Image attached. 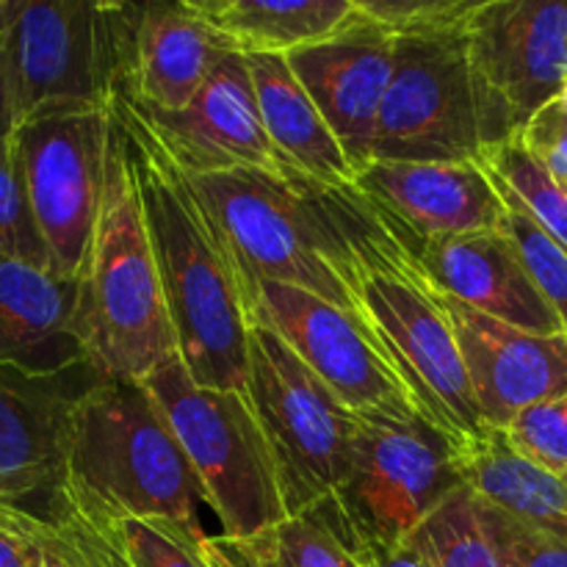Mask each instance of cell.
I'll return each mask as SVG.
<instances>
[{
  "label": "cell",
  "mask_w": 567,
  "mask_h": 567,
  "mask_svg": "<svg viewBox=\"0 0 567 567\" xmlns=\"http://www.w3.org/2000/svg\"><path fill=\"white\" fill-rule=\"evenodd\" d=\"M482 81L524 127L567 78V0H482L465 25Z\"/></svg>",
  "instance_id": "cell-16"
},
{
  "label": "cell",
  "mask_w": 567,
  "mask_h": 567,
  "mask_svg": "<svg viewBox=\"0 0 567 567\" xmlns=\"http://www.w3.org/2000/svg\"><path fill=\"white\" fill-rule=\"evenodd\" d=\"M25 0H0V42L9 37V31L14 28L17 17H20Z\"/></svg>",
  "instance_id": "cell-39"
},
{
  "label": "cell",
  "mask_w": 567,
  "mask_h": 567,
  "mask_svg": "<svg viewBox=\"0 0 567 567\" xmlns=\"http://www.w3.org/2000/svg\"><path fill=\"white\" fill-rule=\"evenodd\" d=\"M103 535L116 543L133 567H210L199 551L205 537H192L166 524L122 520Z\"/></svg>",
  "instance_id": "cell-31"
},
{
  "label": "cell",
  "mask_w": 567,
  "mask_h": 567,
  "mask_svg": "<svg viewBox=\"0 0 567 567\" xmlns=\"http://www.w3.org/2000/svg\"><path fill=\"white\" fill-rule=\"evenodd\" d=\"M546 105L554 111V114L563 116V120L567 122V78H565L563 89H559V92H557V97H554L551 103H546Z\"/></svg>",
  "instance_id": "cell-40"
},
{
  "label": "cell",
  "mask_w": 567,
  "mask_h": 567,
  "mask_svg": "<svg viewBox=\"0 0 567 567\" xmlns=\"http://www.w3.org/2000/svg\"><path fill=\"white\" fill-rule=\"evenodd\" d=\"M504 435L520 457L567 480V396L520 410L504 426Z\"/></svg>",
  "instance_id": "cell-30"
},
{
  "label": "cell",
  "mask_w": 567,
  "mask_h": 567,
  "mask_svg": "<svg viewBox=\"0 0 567 567\" xmlns=\"http://www.w3.org/2000/svg\"><path fill=\"white\" fill-rule=\"evenodd\" d=\"M199 507L203 487L147 385L94 382L72 413L59 509L100 532L153 520L208 537Z\"/></svg>",
  "instance_id": "cell-2"
},
{
  "label": "cell",
  "mask_w": 567,
  "mask_h": 567,
  "mask_svg": "<svg viewBox=\"0 0 567 567\" xmlns=\"http://www.w3.org/2000/svg\"><path fill=\"white\" fill-rule=\"evenodd\" d=\"M188 181L230 252L238 280L260 277L302 288L365 321L363 269L343 227V186L313 181L286 164Z\"/></svg>",
  "instance_id": "cell-3"
},
{
  "label": "cell",
  "mask_w": 567,
  "mask_h": 567,
  "mask_svg": "<svg viewBox=\"0 0 567 567\" xmlns=\"http://www.w3.org/2000/svg\"><path fill=\"white\" fill-rule=\"evenodd\" d=\"M524 142L543 164L548 166L554 177L567 188V122L554 114L548 105H543L529 125L524 127Z\"/></svg>",
  "instance_id": "cell-35"
},
{
  "label": "cell",
  "mask_w": 567,
  "mask_h": 567,
  "mask_svg": "<svg viewBox=\"0 0 567 567\" xmlns=\"http://www.w3.org/2000/svg\"><path fill=\"white\" fill-rule=\"evenodd\" d=\"M138 6L25 0L6 44L17 127L59 111L111 109L125 92Z\"/></svg>",
  "instance_id": "cell-7"
},
{
  "label": "cell",
  "mask_w": 567,
  "mask_h": 567,
  "mask_svg": "<svg viewBox=\"0 0 567 567\" xmlns=\"http://www.w3.org/2000/svg\"><path fill=\"white\" fill-rule=\"evenodd\" d=\"M14 144L50 271L81 280L109 186L114 111L37 116L17 127Z\"/></svg>",
  "instance_id": "cell-10"
},
{
  "label": "cell",
  "mask_w": 567,
  "mask_h": 567,
  "mask_svg": "<svg viewBox=\"0 0 567 567\" xmlns=\"http://www.w3.org/2000/svg\"><path fill=\"white\" fill-rule=\"evenodd\" d=\"M0 365L31 377L86 369L81 280L0 255Z\"/></svg>",
  "instance_id": "cell-20"
},
{
  "label": "cell",
  "mask_w": 567,
  "mask_h": 567,
  "mask_svg": "<svg viewBox=\"0 0 567 567\" xmlns=\"http://www.w3.org/2000/svg\"><path fill=\"white\" fill-rule=\"evenodd\" d=\"M468 369L485 426L504 430L520 410L567 396V336H535L437 293Z\"/></svg>",
  "instance_id": "cell-17"
},
{
  "label": "cell",
  "mask_w": 567,
  "mask_h": 567,
  "mask_svg": "<svg viewBox=\"0 0 567 567\" xmlns=\"http://www.w3.org/2000/svg\"><path fill=\"white\" fill-rule=\"evenodd\" d=\"M227 50L233 44L194 11L192 0L138 6L127 86L120 97L147 109H183Z\"/></svg>",
  "instance_id": "cell-21"
},
{
  "label": "cell",
  "mask_w": 567,
  "mask_h": 567,
  "mask_svg": "<svg viewBox=\"0 0 567 567\" xmlns=\"http://www.w3.org/2000/svg\"><path fill=\"white\" fill-rule=\"evenodd\" d=\"M142 382L175 432L221 537L258 535L288 518L275 457L244 393L197 385L177 352Z\"/></svg>",
  "instance_id": "cell-6"
},
{
  "label": "cell",
  "mask_w": 567,
  "mask_h": 567,
  "mask_svg": "<svg viewBox=\"0 0 567 567\" xmlns=\"http://www.w3.org/2000/svg\"><path fill=\"white\" fill-rule=\"evenodd\" d=\"M22 520L42 546H48L70 567H133L114 540L64 509L48 520L22 513Z\"/></svg>",
  "instance_id": "cell-32"
},
{
  "label": "cell",
  "mask_w": 567,
  "mask_h": 567,
  "mask_svg": "<svg viewBox=\"0 0 567 567\" xmlns=\"http://www.w3.org/2000/svg\"><path fill=\"white\" fill-rule=\"evenodd\" d=\"M199 551L210 567H371L336 493L258 535H208Z\"/></svg>",
  "instance_id": "cell-23"
},
{
  "label": "cell",
  "mask_w": 567,
  "mask_h": 567,
  "mask_svg": "<svg viewBox=\"0 0 567 567\" xmlns=\"http://www.w3.org/2000/svg\"><path fill=\"white\" fill-rule=\"evenodd\" d=\"M457 441L424 415H358L336 498L369 551L408 540L463 487Z\"/></svg>",
  "instance_id": "cell-9"
},
{
  "label": "cell",
  "mask_w": 567,
  "mask_h": 567,
  "mask_svg": "<svg viewBox=\"0 0 567 567\" xmlns=\"http://www.w3.org/2000/svg\"><path fill=\"white\" fill-rule=\"evenodd\" d=\"M20 518H22V513H20ZM22 524H25V520H22ZM25 529H28V526H25ZM33 540H37V537H33ZM37 543H39V540H37ZM39 546H42V543H39ZM42 554H44V559H42V567H70V565L64 563V559H61V557H55V554L50 551L48 546H42Z\"/></svg>",
  "instance_id": "cell-41"
},
{
  "label": "cell",
  "mask_w": 567,
  "mask_h": 567,
  "mask_svg": "<svg viewBox=\"0 0 567 567\" xmlns=\"http://www.w3.org/2000/svg\"><path fill=\"white\" fill-rule=\"evenodd\" d=\"M122 100L183 175L205 177L249 166H280L260 120L249 61L238 50L221 55L214 75L183 109L161 111L131 97Z\"/></svg>",
  "instance_id": "cell-14"
},
{
  "label": "cell",
  "mask_w": 567,
  "mask_h": 567,
  "mask_svg": "<svg viewBox=\"0 0 567 567\" xmlns=\"http://www.w3.org/2000/svg\"><path fill=\"white\" fill-rule=\"evenodd\" d=\"M354 186L419 241L509 230V214L485 164L371 161Z\"/></svg>",
  "instance_id": "cell-18"
},
{
  "label": "cell",
  "mask_w": 567,
  "mask_h": 567,
  "mask_svg": "<svg viewBox=\"0 0 567 567\" xmlns=\"http://www.w3.org/2000/svg\"><path fill=\"white\" fill-rule=\"evenodd\" d=\"M111 111L142 199L177 354L197 385L244 393L249 313L236 264L192 181L161 150L131 105L116 97Z\"/></svg>",
  "instance_id": "cell-1"
},
{
  "label": "cell",
  "mask_w": 567,
  "mask_h": 567,
  "mask_svg": "<svg viewBox=\"0 0 567 567\" xmlns=\"http://www.w3.org/2000/svg\"><path fill=\"white\" fill-rule=\"evenodd\" d=\"M360 308L426 421L465 443L487 430L435 288L419 271H369Z\"/></svg>",
  "instance_id": "cell-11"
},
{
  "label": "cell",
  "mask_w": 567,
  "mask_h": 567,
  "mask_svg": "<svg viewBox=\"0 0 567 567\" xmlns=\"http://www.w3.org/2000/svg\"><path fill=\"white\" fill-rule=\"evenodd\" d=\"M17 131L14 94H11L9 61H6V44L0 42V138H11Z\"/></svg>",
  "instance_id": "cell-37"
},
{
  "label": "cell",
  "mask_w": 567,
  "mask_h": 567,
  "mask_svg": "<svg viewBox=\"0 0 567 567\" xmlns=\"http://www.w3.org/2000/svg\"><path fill=\"white\" fill-rule=\"evenodd\" d=\"M369 20L393 37L460 31L482 0H354Z\"/></svg>",
  "instance_id": "cell-33"
},
{
  "label": "cell",
  "mask_w": 567,
  "mask_h": 567,
  "mask_svg": "<svg viewBox=\"0 0 567 567\" xmlns=\"http://www.w3.org/2000/svg\"><path fill=\"white\" fill-rule=\"evenodd\" d=\"M81 330L100 380L142 382L177 352L142 199L114 122L109 186L81 275Z\"/></svg>",
  "instance_id": "cell-4"
},
{
  "label": "cell",
  "mask_w": 567,
  "mask_h": 567,
  "mask_svg": "<svg viewBox=\"0 0 567 567\" xmlns=\"http://www.w3.org/2000/svg\"><path fill=\"white\" fill-rule=\"evenodd\" d=\"M194 11L238 53L288 55L341 31L354 17V0H192Z\"/></svg>",
  "instance_id": "cell-25"
},
{
  "label": "cell",
  "mask_w": 567,
  "mask_h": 567,
  "mask_svg": "<svg viewBox=\"0 0 567 567\" xmlns=\"http://www.w3.org/2000/svg\"><path fill=\"white\" fill-rule=\"evenodd\" d=\"M498 186L507 188L520 208L567 249V188L548 172V166L526 147L524 136L498 144L482 158Z\"/></svg>",
  "instance_id": "cell-27"
},
{
  "label": "cell",
  "mask_w": 567,
  "mask_h": 567,
  "mask_svg": "<svg viewBox=\"0 0 567 567\" xmlns=\"http://www.w3.org/2000/svg\"><path fill=\"white\" fill-rule=\"evenodd\" d=\"M249 321L269 327L358 415L421 413L369 321L282 282L241 280Z\"/></svg>",
  "instance_id": "cell-12"
},
{
  "label": "cell",
  "mask_w": 567,
  "mask_h": 567,
  "mask_svg": "<svg viewBox=\"0 0 567 567\" xmlns=\"http://www.w3.org/2000/svg\"><path fill=\"white\" fill-rule=\"evenodd\" d=\"M42 546L33 540L20 509L0 507V567H42Z\"/></svg>",
  "instance_id": "cell-36"
},
{
  "label": "cell",
  "mask_w": 567,
  "mask_h": 567,
  "mask_svg": "<svg viewBox=\"0 0 567 567\" xmlns=\"http://www.w3.org/2000/svg\"><path fill=\"white\" fill-rule=\"evenodd\" d=\"M482 515L509 567H567L565 537L520 524L513 515L502 513L487 502H482Z\"/></svg>",
  "instance_id": "cell-34"
},
{
  "label": "cell",
  "mask_w": 567,
  "mask_h": 567,
  "mask_svg": "<svg viewBox=\"0 0 567 567\" xmlns=\"http://www.w3.org/2000/svg\"><path fill=\"white\" fill-rule=\"evenodd\" d=\"M100 377H31L0 365V507L48 520L59 509L72 413Z\"/></svg>",
  "instance_id": "cell-13"
},
{
  "label": "cell",
  "mask_w": 567,
  "mask_h": 567,
  "mask_svg": "<svg viewBox=\"0 0 567 567\" xmlns=\"http://www.w3.org/2000/svg\"><path fill=\"white\" fill-rule=\"evenodd\" d=\"M457 465L463 485L482 502L567 540V480L520 457L504 430L487 426L480 437L460 443Z\"/></svg>",
  "instance_id": "cell-24"
},
{
  "label": "cell",
  "mask_w": 567,
  "mask_h": 567,
  "mask_svg": "<svg viewBox=\"0 0 567 567\" xmlns=\"http://www.w3.org/2000/svg\"><path fill=\"white\" fill-rule=\"evenodd\" d=\"M0 255L50 269L48 247L33 219L14 136L0 138Z\"/></svg>",
  "instance_id": "cell-28"
},
{
  "label": "cell",
  "mask_w": 567,
  "mask_h": 567,
  "mask_svg": "<svg viewBox=\"0 0 567 567\" xmlns=\"http://www.w3.org/2000/svg\"><path fill=\"white\" fill-rule=\"evenodd\" d=\"M496 183V181H493ZM504 205H507L509 214V233H513L515 244H518L520 255L526 260V269L535 277L537 288L546 297V302L551 305L554 313L559 316L567 336V249L559 247L529 214L518 205V199L507 192L504 186H498Z\"/></svg>",
  "instance_id": "cell-29"
},
{
  "label": "cell",
  "mask_w": 567,
  "mask_h": 567,
  "mask_svg": "<svg viewBox=\"0 0 567 567\" xmlns=\"http://www.w3.org/2000/svg\"><path fill=\"white\" fill-rule=\"evenodd\" d=\"M244 396L275 457L286 513H305L332 496L347 471L358 413L258 321H249Z\"/></svg>",
  "instance_id": "cell-8"
},
{
  "label": "cell",
  "mask_w": 567,
  "mask_h": 567,
  "mask_svg": "<svg viewBox=\"0 0 567 567\" xmlns=\"http://www.w3.org/2000/svg\"><path fill=\"white\" fill-rule=\"evenodd\" d=\"M369 563H371V567H430L426 565V559L421 557L419 551H413L408 543H399V546L369 551Z\"/></svg>",
  "instance_id": "cell-38"
},
{
  "label": "cell",
  "mask_w": 567,
  "mask_h": 567,
  "mask_svg": "<svg viewBox=\"0 0 567 567\" xmlns=\"http://www.w3.org/2000/svg\"><path fill=\"white\" fill-rule=\"evenodd\" d=\"M520 133L524 122L476 72L465 28L396 37L371 161L482 164L493 147Z\"/></svg>",
  "instance_id": "cell-5"
},
{
  "label": "cell",
  "mask_w": 567,
  "mask_h": 567,
  "mask_svg": "<svg viewBox=\"0 0 567 567\" xmlns=\"http://www.w3.org/2000/svg\"><path fill=\"white\" fill-rule=\"evenodd\" d=\"M404 543L430 567H509L487 529L480 496L465 485L443 498Z\"/></svg>",
  "instance_id": "cell-26"
},
{
  "label": "cell",
  "mask_w": 567,
  "mask_h": 567,
  "mask_svg": "<svg viewBox=\"0 0 567 567\" xmlns=\"http://www.w3.org/2000/svg\"><path fill=\"white\" fill-rule=\"evenodd\" d=\"M247 61L260 120L277 161L332 186L354 183L358 172L349 164L332 127L288 66L286 55L249 53Z\"/></svg>",
  "instance_id": "cell-22"
},
{
  "label": "cell",
  "mask_w": 567,
  "mask_h": 567,
  "mask_svg": "<svg viewBox=\"0 0 567 567\" xmlns=\"http://www.w3.org/2000/svg\"><path fill=\"white\" fill-rule=\"evenodd\" d=\"M393 55L396 37L360 9L341 31L286 55L354 172L374 158L377 122L391 86Z\"/></svg>",
  "instance_id": "cell-15"
},
{
  "label": "cell",
  "mask_w": 567,
  "mask_h": 567,
  "mask_svg": "<svg viewBox=\"0 0 567 567\" xmlns=\"http://www.w3.org/2000/svg\"><path fill=\"white\" fill-rule=\"evenodd\" d=\"M419 266L437 293L465 308L535 336L565 332L509 230L432 238L421 244Z\"/></svg>",
  "instance_id": "cell-19"
}]
</instances>
